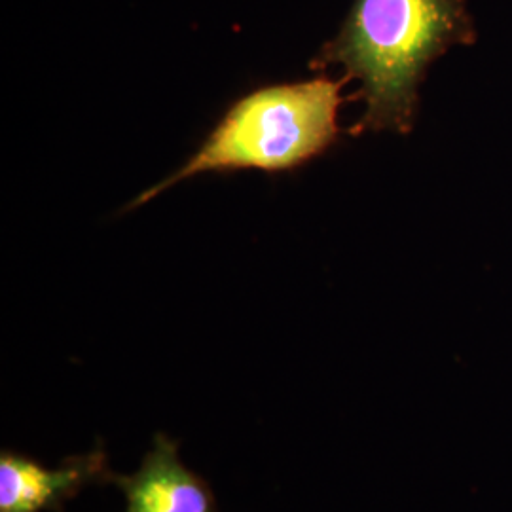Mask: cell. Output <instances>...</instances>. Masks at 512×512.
Returning <instances> with one entry per match:
<instances>
[{
  "label": "cell",
  "mask_w": 512,
  "mask_h": 512,
  "mask_svg": "<svg viewBox=\"0 0 512 512\" xmlns=\"http://www.w3.org/2000/svg\"><path fill=\"white\" fill-rule=\"evenodd\" d=\"M476 42L469 0H353L338 33L310 65L315 71L342 67L349 82H359L349 97L365 109L349 135H408L429 69L450 50Z\"/></svg>",
  "instance_id": "1"
},
{
  "label": "cell",
  "mask_w": 512,
  "mask_h": 512,
  "mask_svg": "<svg viewBox=\"0 0 512 512\" xmlns=\"http://www.w3.org/2000/svg\"><path fill=\"white\" fill-rule=\"evenodd\" d=\"M107 450L97 442L90 452L46 467L14 450L0 454V512H63L65 505L97 484H110Z\"/></svg>",
  "instance_id": "3"
},
{
  "label": "cell",
  "mask_w": 512,
  "mask_h": 512,
  "mask_svg": "<svg viewBox=\"0 0 512 512\" xmlns=\"http://www.w3.org/2000/svg\"><path fill=\"white\" fill-rule=\"evenodd\" d=\"M348 82L346 76L319 74L302 82L264 86L239 97L202 147L173 175L137 196L129 209L203 173L241 169L283 173L310 164L340 137L338 112L346 101L342 90Z\"/></svg>",
  "instance_id": "2"
},
{
  "label": "cell",
  "mask_w": 512,
  "mask_h": 512,
  "mask_svg": "<svg viewBox=\"0 0 512 512\" xmlns=\"http://www.w3.org/2000/svg\"><path fill=\"white\" fill-rule=\"evenodd\" d=\"M110 484L124 494V512H219L209 482L184 465L179 440L156 433L137 471L114 473Z\"/></svg>",
  "instance_id": "4"
}]
</instances>
